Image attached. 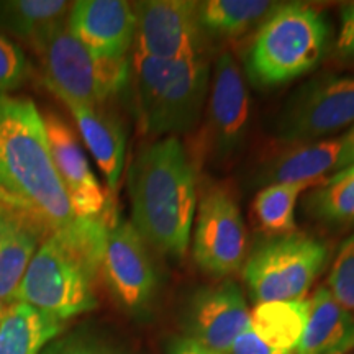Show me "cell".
Instances as JSON below:
<instances>
[{
    "mask_svg": "<svg viewBox=\"0 0 354 354\" xmlns=\"http://www.w3.org/2000/svg\"><path fill=\"white\" fill-rule=\"evenodd\" d=\"M0 187L50 234H73L92 223L74 215L53 162L43 115L28 97H0Z\"/></svg>",
    "mask_w": 354,
    "mask_h": 354,
    "instance_id": "6da1fadb",
    "label": "cell"
},
{
    "mask_svg": "<svg viewBox=\"0 0 354 354\" xmlns=\"http://www.w3.org/2000/svg\"><path fill=\"white\" fill-rule=\"evenodd\" d=\"M131 223L149 248L184 258L197 212L196 174L183 143L166 136L141 149L130 172Z\"/></svg>",
    "mask_w": 354,
    "mask_h": 354,
    "instance_id": "7a4b0ae2",
    "label": "cell"
},
{
    "mask_svg": "<svg viewBox=\"0 0 354 354\" xmlns=\"http://www.w3.org/2000/svg\"><path fill=\"white\" fill-rule=\"evenodd\" d=\"M331 28L325 13L302 2L279 3L256 30L245 57L250 81L272 88L317 68L330 48Z\"/></svg>",
    "mask_w": 354,
    "mask_h": 354,
    "instance_id": "3957f363",
    "label": "cell"
},
{
    "mask_svg": "<svg viewBox=\"0 0 354 354\" xmlns=\"http://www.w3.org/2000/svg\"><path fill=\"white\" fill-rule=\"evenodd\" d=\"M133 73L146 133L176 136L197 125L212 76L207 55L165 61L136 53Z\"/></svg>",
    "mask_w": 354,
    "mask_h": 354,
    "instance_id": "277c9868",
    "label": "cell"
},
{
    "mask_svg": "<svg viewBox=\"0 0 354 354\" xmlns=\"http://www.w3.org/2000/svg\"><path fill=\"white\" fill-rule=\"evenodd\" d=\"M99 269V259L66 234L51 233L30 261L13 302L32 305L64 323L97 307L92 282Z\"/></svg>",
    "mask_w": 354,
    "mask_h": 354,
    "instance_id": "5b68a950",
    "label": "cell"
},
{
    "mask_svg": "<svg viewBox=\"0 0 354 354\" xmlns=\"http://www.w3.org/2000/svg\"><path fill=\"white\" fill-rule=\"evenodd\" d=\"M32 48L41 59L46 86L61 100L105 105L128 84V57H95L71 33L68 21L48 30Z\"/></svg>",
    "mask_w": 354,
    "mask_h": 354,
    "instance_id": "8992f818",
    "label": "cell"
},
{
    "mask_svg": "<svg viewBox=\"0 0 354 354\" xmlns=\"http://www.w3.org/2000/svg\"><path fill=\"white\" fill-rule=\"evenodd\" d=\"M330 259L325 241L302 233L268 236L243 264V281L256 304L304 300Z\"/></svg>",
    "mask_w": 354,
    "mask_h": 354,
    "instance_id": "52a82bcc",
    "label": "cell"
},
{
    "mask_svg": "<svg viewBox=\"0 0 354 354\" xmlns=\"http://www.w3.org/2000/svg\"><path fill=\"white\" fill-rule=\"evenodd\" d=\"M354 123V74L325 73L295 88L281 109L276 135L281 143L318 141Z\"/></svg>",
    "mask_w": 354,
    "mask_h": 354,
    "instance_id": "ba28073f",
    "label": "cell"
},
{
    "mask_svg": "<svg viewBox=\"0 0 354 354\" xmlns=\"http://www.w3.org/2000/svg\"><path fill=\"white\" fill-rule=\"evenodd\" d=\"M99 272L118 307L131 317L149 312L159 277L148 243L130 220L115 216L109 225Z\"/></svg>",
    "mask_w": 354,
    "mask_h": 354,
    "instance_id": "9c48e42d",
    "label": "cell"
},
{
    "mask_svg": "<svg viewBox=\"0 0 354 354\" xmlns=\"http://www.w3.org/2000/svg\"><path fill=\"white\" fill-rule=\"evenodd\" d=\"M194 261L212 277L225 279L243 268L246 228L234 198L223 189H210L196 212Z\"/></svg>",
    "mask_w": 354,
    "mask_h": 354,
    "instance_id": "30bf717a",
    "label": "cell"
},
{
    "mask_svg": "<svg viewBox=\"0 0 354 354\" xmlns=\"http://www.w3.org/2000/svg\"><path fill=\"white\" fill-rule=\"evenodd\" d=\"M136 17V53L165 61L205 55V33L197 2L146 0L133 6Z\"/></svg>",
    "mask_w": 354,
    "mask_h": 354,
    "instance_id": "8fae6325",
    "label": "cell"
},
{
    "mask_svg": "<svg viewBox=\"0 0 354 354\" xmlns=\"http://www.w3.org/2000/svg\"><path fill=\"white\" fill-rule=\"evenodd\" d=\"M43 120L53 162L74 215L81 220L112 223L117 215L113 214L107 192L91 169L76 133L56 113H46Z\"/></svg>",
    "mask_w": 354,
    "mask_h": 354,
    "instance_id": "7c38bea8",
    "label": "cell"
},
{
    "mask_svg": "<svg viewBox=\"0 0 354 354\" xmlns=\"http://www.w3.org/2000/svg\"><path fill=\"white\" fill-rule=\"evenodd\" d=\"M250 322V308L240 286L232 279L203 287L185 308L187 338L218 354H228Z\"/></svg>",
    "mask_w": 354,
    "mask_h": 354,
    "instance_id": "4fadbf2b",
    "label": "cell"
},
{
    "mask_svg": "<svg viewBox=\"0 0 354 354\" xmlns=\"http://www.w3.org/2000/svg\"><path fill=\"white\" fill-rule=\"evenodd\" d=\"M209 100V141L216 156L228 158L243 145L250 123V92L232 53L216 57Z\"/></svg>",
    "mask_w": 354,
    "mask_h": 354,
    "instance_id": "5bb4252c",
    "label": "cell"
},
{
    "mask_svg": "<svg viewBox=\"0 0 354 354\" xmlns=\"http://www.w3.org/2000/svg\"><path fill=\"white\" fill-rule=\"evenodd\" d=\"M66 21L82 46L102 59H123L135 43L136 17L130 2L79 0Z\"/></svg>",
    "mask_w": 354,
    "mask_h": 354,
    "instance_id": "9a60e30c",
    "label": "cell"
},
{
    "mask_svg": "<svg viewBox=\"0 0 354 354\" xmlns=\"http://www.w3.org/2000/svg\"><path fill=\"white\" fill-rule=\"evenodd\" d=\"M308 315V300L256 304L245 331L228 354H295Z\"/></svg>",
    "mask_w": 354,
    "mask_h": 354,
    "instance_id": "2e32d148",
    "label": "cell"
},
{
    "mask_svg": "<svg viewBox=\"0 0 354 354\" xmlns=\"http://www.w3.org/2000/svg\"><path fill=\"white\" fill-rule=\"evenodd\" d=\"M48 228L28 212L0 203V305L12 304Z\"/></svg>",
    "mask_w": 354,
    "mask_h": 354,
    "instance_id": "e0dca14e",
    "label": "cell"
},
{
    "mask_svg": "<svg viewBox=\"0 0 354 354\" xmlns=\"http://www.w3.org/2000/svg\"><path fill=\"white\" fill-rule=\"evenodd\" d=\"M76 122L84 145L95 159L112 194L120 185L125 166V131L120 120L105 105H86L81 102L63 100Z\"/></svg>",
    "mask_w": 354,
    "mask_h": 354,
    "instance_id": "ac0fdd59",
    "label": "cell"
},
{
    "mask_svg": "<svg viewBox=\"0 0 354 354\" xmlns=\"http://www.w3.org/2000/svg\"><path fill=\"white\" fill-rule=\"evenodd\" d=\"M354 349V313L325 286L308 299V315L295 354H348Z\"/></svg>",
    "mask_w": 354,
    "mask_h": 354,
    "instance_id": "d6986e66",
    "label": "cell"
},
{
    "mask_svg": "<svg viewBox=\"0 0 354 354\" xmlns=\"http://www.w3.org/2000/svg\"><path fill=\"white\" fill-rule=\"evenodd\" d=\"M64 323L25 302H12L0 317V354H43Z\"/></svg>",
    "mask_w": 354,
    "mask_h": 354,
    "instance_id": "ffe728a7",
    "label": "cell"
},
{
    "mask_svg": "<svg viewBox=\"0 0 354 354\" xmlns=\"http://www.w3.org/2000/svg\"><path fill=\"white\" fill-rule=\"evenodd\" d=\"M339 151L342 138L297 145L289 153L282 154L266 166L261 179L268 185L297 183L320 185L325 183V176L336 167Z\"/></svg>",
    "mask_w": 354,
    "mask_h": 354,
    "instance_id": "44dd1931",
    "label": "cell"
},
{
    "mask_svg": "<svg viewBox=\"0 0 354 354\" xmlns=\"http://www.w3.org/2000/svg\"><path fill=\"white\" fill-rule=\"evenodd\" d=\"M277 2L266 0H207L197 2V15L205 37L232 39L256 28L276 10Z\"/></svg>",
    "mask_w": 354,
    "mask_h": 354,
    "instance_id": "7402d4cb",
    "label": "cell"
},
{
    "mask_svg": "<svg viewBox=\"0 0 354 354\" xmlns=\"http://www.w3.org/2000/svg\"><path fill=\"white\" fill-rule=\"evenodd\" d=\"M64 0H0V32L33 46L53 26L68 20Z\"/></svg>",
    "mask_w": 354,
    "mask_h": 354,
    "instance_id": "603a6c76",
    "label": "cell"
},
{
    "mask_svg": "<svg viewBox=\"0 0 354 354\" xmlns=\"http://www.w3.org/2000/svg\"><path fill=\"white\" fill-rule=\"evenodd\" d=\"M315 184H271L254 197V218L263 232L271 236L295 233V207L300 194Z\"/></svg>",
    "mask_w": 354,
    "mask_h": 354,
    "instance_id": "cb8c5ba5",
    "label": "cell"
},
{
    "mask_svg": "<svg viewBox=\"0 0 354 354\" xmlns=\"http://www.w3.org/2000/svg\"><path fill=\"white\" fill-rule=\"evenodd\" d=\"M325 287L336 302L354 313V233L339 246Z\"/></svg>",
    "mask_w": 354,
    "mask_h": 354,
    "instance_id": "d4e9b609",
    "label": "cell"
},
{
    "mask_svg": "<svg viewBox=\"0 0 354 354\" xmlns=\"http://www.w3.org/2000/svg\"><path fill=\"white\" fill-rule=\"evenodd\" d=\"M30 68L24 48L0 32V97L20 88L28 81Z\"/></svg>",
    "mask_w": 354,
    "mask_h": 354,
    "instance_id": "484cf974",
    "label": "cell"
},
{
    "mask_svg": "<svg viewBox=\"0 0 354 354\" xmlns=\"http://www.w3.org/2000/svg\"><path fill=\"white\" fill-rule=\"evenodd\" d=\"M43 354H118L112 348L105 346L97 339L86 338V336H69L59 342L48 344Z\"/></svg>",
    "mask_w": 354,
    "mask_h": 354,
    "instance_id": "4316f807",
    "label": "cell"
},
{
    "mask_svg": "<svg viewBox=\"0 0 354 354\" xmlns=\"http://www.w3.org/2000/svg\"><path fill=\"white\" fill-rule=\"evenodd\" d=\"M335 50L342 63L354 64V2L343 6L339 13V32Z\"/></svg>",
    "mask_w": 354,
    "mask_h": 354,
    "instance_id": "83f0119b",
    "label": "cell"
},
{
    "mask_svg": "<svg viewBox=\"0 0 354 354\" xmlns=\"http://www.w3.org/2000/svg\"><path fill=\"white\" fill-rule=\"evenodd\" d=\"M351 166H354V123L346 135L342 138V151H339V158L338 162H336L335 171L339 172Z\"/></svg>",
    "mask_w": 354,
    "mask_h": 354,
    "instance_id": "f1b7e54d",
    "label": "cell"
},
{
    "mask_svg": "<svg viewBox=\"0 0 354 354\" xmlns=\"http://www.w3.org/2000/svg\"><path fill=\"white\" fill-rule=\"evenodd\" d=\"M167 354H218L210 351V349L201 346V344L194 342V339L183 336V338L172 339V343L167 348Z\"/></svg>",
    "mask_w": 354,
    "mask_h": 354,
    "instance_id": "f546056e",
    "label": "cell"
},
{
    "mask_svg": "<svg viewBox=\"0 0 354 354\" xmlns=\"http://www.w3.org/2000/svg\"><path fill=\"white\" fill-rule=\"evenodd\" d=\"M0 203H3V205H8V207H13V209H20L24 210V207H21V203L17 201L15 197H12L10 194H7L6 190L0 187Z\"/></svg>",
    "mask_w": 354,
    "mask_h": 354,
    "instance_id": "4dcf8cb0",
    "label": "cell"
},
{
    "mask_svg": "<svg viewBox=\"0 0 354 354\" xmlns=\"http://www.w3.org/2000/svg\"><path fill=\"white\" fill-rule=\"evenodd\" d=\"M2 312H3V310H2V305H0V317H2Z\"/></svg>",
    "mask_w": 354,
    "mask_h": 354,
    "instance_id": "1f68e13d",
    "label": "cell"
}]
</instances>
